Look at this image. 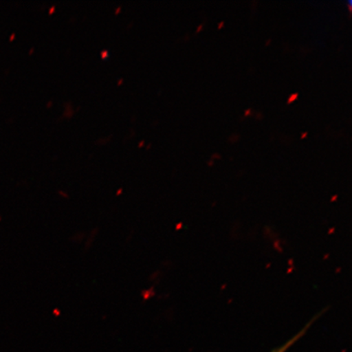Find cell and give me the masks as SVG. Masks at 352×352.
<instances>
[]
</instances>
